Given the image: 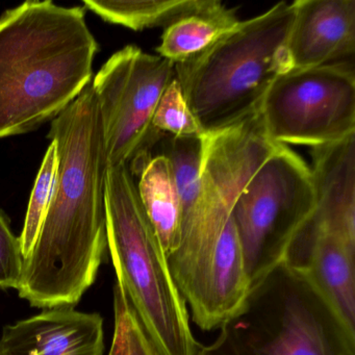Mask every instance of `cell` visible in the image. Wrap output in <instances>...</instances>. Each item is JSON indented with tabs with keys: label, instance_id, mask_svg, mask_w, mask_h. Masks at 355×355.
<instances>
[{
	"label": "cell",
	"instance_id": "obj_1",
	"mask_svg": "<svg viewBox=\"0 0 355 355\" xmlns=\"http://www.w3.org/2000/svg\"><path fill=\"white\" fill-rule=\"evenodd\" d=\"M58 169L49 211L17 291L38 309L78 304L96 279L107 248L109 161L92 80L51 121Z\"/></svg>",
	"mask_w": 355,
	"mask_h": 355
},
{
	"label": "cell",
	"instance_id": "obj_2",
	"mask_svg": "<svg viewBox=\"0 0 355 355\" xmlns=\"http://www.w3.org/2000/svg\"><path fill=\"white\" fill-rule=\"evenodd\" d=\"M86 9L26 1L0 16V139L53 121L92 80Z\"/></svg>",
	"mask_w": 355,
	"mask_h": 355
},
{
	"label": "cell",
	"instance_id": "obj_3",
	"mask_svg": "<svg viewBox=\"0 0 355 355\" xmlns=\"http://www.w3.org/2000/svg\"><path fill=\"white\" fill-rule=\"evenodd\" d=\"M293 18L292 3L282 1L174 65L184 99L205 134L259 113L270 87L292 70L286 41Z\"/></svg>",
	"mask_w": 355,
	"mask_h": 355
},
{
	"label": "cell",
	"instance_id": "obj_4",
	"mask_svg": "<svg viewBox=\"0 0 355 355\" xmlns=\"http://www.w3.org/2000/svg\"><path fill=\"white\" fill-rule=\"evenodd\" d=\"M107 248L121 286L159 355H198L186 300L143 209L128 166H109L105 182Z\"/></svg>",
	"mask_w": 355,
	"mask_h": 355
},
{
	"label": "cell",
	"instance_id": "obj_5",
	"mask_svg": "<svg viewBox=\"0 0 355 355\" xmlns=\"http://www.w3.org/2000/svg\"><path fill=\"white\" fill-rule=\"evenodd\" d=\"M198 355H355L349 329L300 272L280 263Z\"/></svg>",
	"mask_w": 355,
	"mask_h": 355
},
{
	"label": "cell",
	"instance_id": "obj_6",
	"mask_svg": "<svg viewBox=\"0 0 355 355\" xmlns=\"http://www.w3.org/2000/svg\"><path fill=\"white\" fill-rule=\"evenodd\" d=\"M275 145L266 135L259 113L205 135L200 193L184 220L178 249L168 257L182 297L207 271L239 194Z\"/></svg>",
	"mask_w": 355,
	"mask_h": 355
},
{
	"label": "cell",
	"instance_id": "obj_7",
	"mask_svg": "<svg viewBox=\"0 0 355 355\" xmlns=\"http://www.w3.org/2000/svg\"><path fill=\"white\" fill-rule=\"evenodd\" d=\"M315 205L311 167L276 144L241 191L232 211L251 286L284 263Z\"/></svg>",
	"mask_w": 355,
	"mask_h": 355
},
{
	"label": "cell",
	"instance_id": "obj_8",
	"mask_svg": "<svg viewBox=\"0 0 355 355\" xmlns=\"http://www.w3.org/2000/svg\"><path fill=\"white\" fill-rule=\"evenodd\" d=\"M175 78L174 64L128 45L114 53L92 80L103 120L109 166L138 176L164 135L153 128L155 107Z\"/></svg>",
	"mask_w": 355,
	"mask_h": 355
},
{
	"label": "cell",
	"instance_id": "obj_9",
	"mask_svg": "<svg viewBox=\"0 0 355 355\" xmlns=\"http://www.w3.org/2000/svg\"><path fill=\"white\" fill-rule=\"evenodd\" d=\"M275 144L311 148L355 134L353 64L292 69L273 83L259 109Z\"/></svg>",
	"mask_w": 355,
	"mask_h": 355
},
{
	"label": "cell",
	"instance_id": "obj_10",
	"mask_svg": "<svg viewBox=\"0 0 355 355\" xmlns=\"http://www.w3.org/2000/svg\"><path fill=\"white\" fill-rule=\"evenodd\" d=\"M286 49L292 69L353 64L355 0H297Z\"/></svg>",
	"mask_w": 355,
	"mask_h": 355
},
{
	"label": "cell",
	"instance_id": "obj_11",
	"mask_svg": "<svg viewBox=\"0 0 355 355\" xmlns=\"http://www.w3.org/2000/svg\"><path fill=\"white\" fill-rule=\"evenodd\" d=\"M105 331L99 313L72 305L46 309L3 327L0 355H103Z\"/></svg>",
	"mask_w": 355,
	"mask_h": 355
},
{
	"label": "cell",
	"instance_id": "obj_12",
	"mask_svg": "<svg viewBox=\"0 0 355 355\" xmlns=\"http://www.w3.org/2000/svg\"><path fill=\"white\" fill-rule=\"evenodd\" d=\"M284 263L302 273L355 332V249L309 216L293 239Z\"/></svg>",
	"mask_w": 355,
	"mask_h": 355
},
{
	"label": "cell",
	"instance_id": "obj_13",
	"mask_svg": "<svg viewBox=\"0 0 355 355\" xmlns=\"http://www.w3.org/2000/svg\"><path fill=\"white\" fill-rule=\"evenodd\" d=\"M250 288L242 245L230 216L207 271L184 299L193 322L202 331H211L242 309Z\"/></svg>",
	"mask_w": 355,
	"mask_h": 355
},
{
	"label": "cell",
	"instance_id": "obj_14",
	"mask_svg": "<svg viewBox=\"0 0 355 355\" xmlns=\"http://www.w3.org/2000/svg\"><path fill=\"white\" fill-rule=\"evenodd\" d=\"M311 159L315 205L311 218L355 249V134L315 147Z\"/></svg>",
	"mask_w": 355,
	"mask_h": 355
},
{
	"label": "cell",
	"instance_id": "obj_15",
	"mask_svg": "<svg viewBox=\"0 0 355 355\" xmlns=\"http://www.w3.org/2000/svg\"><path fill=\"white\" fill-rule=\"evenodd\" d=\"M84 8L132 31L169 28L182 18L225 9L217 0H85Z\"/></svg>",
	"mask_w": 355,
	"mask_h": 355
},
{
	"label": "cell",
	"instance_id": "obj_16",
	"mask_svg": "<svg viewBox=\"0 0 355 355\" xmlns=\"http://www.w3.org/2000/svg\"><path fill=\"white\" fill-rule=\"evenodd\" d=\"M137 184L143 209L167 257L178 249L182 239V209L164 155L151 157L139 174Z\"/></svg>",
	"mask_w": 355,
	"mask_h": 355
},
{
	"label": "cell",
	"instance_id": "obj_17",
	"mask_svg": "<svg viewBox=\"0 0 355 355\" xmlns=\"http://www.w3.org/2000/svg\"><path fill=\"white\" fill-rule=\"evenodd\" d=\"M240 21L234 11L228 8L216 13L182 18L165 28L157 53L174 65L184 63L207 51Z\"/></svg>",
	"mask_w": 355,
	"mask_h": 355
},
{
	"label": "cell",
	"instance_id": "obj_18",
	"mask_svg": "<svg viewBox=\"0 0 355 355\" xmlns=\"http://www.w3.org/2000/svg\"><path fill=\"white\" fill-rule=\"evenodd\" d=\"M203 138L164 136L159 141L162 145L159 155H164L169 162L172 178L180 197L182 223L192 211L200 193Z\"/></svg>",
	"mask_w": 355,
	"mask_h": 355
},
{
	"label": "cell",
	"instance_id": "obj_19",
	"mask_svg": "<svg viewBox=\"0 0 355 355\" xmlns=\"http://www.w3.org/2000/svg\"><path fill=\"white\" fill-rule=\"evenodd\" d=\"M58 169L57 145L51 142L39 170L26 211L24 230L19 236L24 259L30 254L49 211Z\"/></svg>",
	"mask_w": 355,
	"mask_h": 355
},
{
	"label": "cell",
	"instance_id": "obj_20",
	"mask_svg": "<svg viewBox=\"0 0 355 355\" xmlns=\"http://www.w3.org/2000/svg\"><path fill=\"white\" fill-rule=\"evenodd\" d=\"M153 128L164 136L176 138H203L207 135L189 107L176 78L168 85L155 107Z\"/></svg>",
	"mask_w": 355,
	"mask_h": 355
},
{
	"label": "cell",
	"instance_id": "obj_21",
	"mask_svg": "<svg viewBox=\"0 0 355 355\" xmlns=\"http://www.w3.org/2000/svg\"><path fill=\"white\" fill-rule=\"evenodd\" d=\"M24 257L19 238L10 227L5 214L0 211V288L17 290L24 271Z\"/></svg>",
	"mask_w": 355,
	"mask_h": 355
},
{
	"label": "cell",
	"instance_id": "obj_22",
	"mask_svg": "<svg viewBox=\"0 0 355 355\" xmlns=\"http://www.w3.org/2000/svg\"><path fill=\"white\" fill-rule=\"evenodd\" d=\"M132 304L119 284L114 286V313L115 328L109 355H132L130 317Z\"/></svg>",
	"mask_w": 355,
	"mask_h": 355
},
{
	"label": "cell",
	"instance_id": "obj_23",
	"mask_svg": "<svg viewBox=\"0 0 355 355\" xmlns=\"http://www.w3.org/2000/svg\"><path fill=\"white\" fill-rule=\"evenodd\" d=\"M130 334L132 355H159L132 306L130 317Z\"/></svg>",
	"mask_w": 355,
	"mask_h": 355
}]
</instances>
